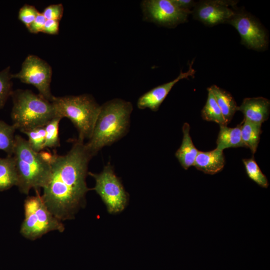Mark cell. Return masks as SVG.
<instances>
[{"label":"cell","instance_id":"1","mask_svg":"<svg viewBox=\"0 0 270 270\" xmlns=\"http://www.w3.org/2000/svg\"><path fill=\"white\" fill-rule=\"evenodd\" d=\"M92 158L84 143L78 140L66 154H53L50 176L42 197L50 212L61 221L74 219L86 204L90 190L86 178Z\"/></svg>","mask_w":270,"mask_h":270},{"label":"cell","instance_id":"2","mask_svg":"<svg viewBox=\"0 0 270 270\" xmlns=\"http://www.w3.org/2000/svg\"><path fill=\"white\" fill-rule=\"evenodd\" d=\"M132 110L131 102L120 98L108 101L100 106L91 137L84 144L92 156L126 135Z\"/></svg>","mask_w":270,"mask_h":270},{"label":"cell","instance_id":"3","mask_svg":"<svg viewBox=\"0 0 270 270\" xmlns=\"http://www.w3.org/2000/svg\"><path fill=\"white\" fill-rule=\"evenodd\" d=\"M53 154L46 151L36 152L28 140L15 136L12 156L17 173L16 186L20 192L28 194L32 188L38 190L44 188L50 176Z\"/></svg>","mask_w":270,"mask_h":270},{"label":"cell","instance_id":"4","mask_svg":"<svg viewBox=\"0 0 270 270\" xmlns=\"http://www.w3.org/2000/svg\"><path fill=\"white\" fill-rule=\"evenodd\" d=\"M13 106L11 112L12 126L21 132L44 126L56 116L52 102L29 90L12 91Z\"/></svg>","mask_w":270,"mask_h":270},{"label":"cell","instance_id":"5","mask_svg":"<svg viewBox=\"0 0 270 270\" xmlns=\"http://www.w3.org/2000/svg\"><path fill=\"white\" fill-rule=\"evenodd\" d=\"M52 102L56 116L68 118L76 128L78 140L90 138L100 108L91 95L54 96Z\"/></svg>","mask_w":270,"mask_h":270},{"label":"cell","instance_id":"6","mask_svg":"<svg viewBox=\"0 0 270 270\" xmlns=\"http://www.w3.org/2000/svg\"><path fill=\"white\" fill-rule=\"evenodd\" d=\"M36 192V196H28L24 200V218L20 228L24 237L32 240L48 232L57 230L62 232L65 229L62 221L47 208L39 191Z\"/></svg>","mask_w":270,"mask_h":270},{"label":"cell","instance_id":"7","mask_svg":"<svg viewBox=\"0 0 270 270\" xmlns=\"http://www.w3.org/2000/svg\"><path fill=\"white\" fill-rule=\"evenodd\" d=\"M95 180L92 190L100 196L110 214L122 212L128 201V194L125 190L120 178L108 163L99 174L88 172Z\"/></svg>","mask_w":270,"mask_h":270},{"label":"cell","instance_id":"8","mask_svg":"<svg viewBox=\"0 0 270 270\" xmlns=\"http://www.w3.org/2000/svg\"><path fill=\"white\" fill-rule=\"evenodd\" d=\"M52 74V67L46 62L36 56L30 54L23 62L20 71L12 74V77L34 86L40 94L52 102L54 96L50 86Z\"/></svg>","mask_w":270,"mask_h":270},{"label":"cell","instance_id":"9","mask_svg":"<svg viewBox=\"0 0 270 270\" xmlns=\"http://www.w3.org/2000/svg\"><path fill=\"white\" fill-rule=\"evenodd\" d=\"M142 7L146 20L168 28L186 22L192 13L180 9L172 0H146Z\"/></svg>","mask_w":270,"mask_h":270},{"label":"cell","instance_id":"10","mask_svg":"<svg viewBox=\"0 0 270 270\" xmlns=\"http://www.w3.org/2000/svg\"><path fill=\"white\" fill-rule=\"evenodd\" d=\"M227 22L236 30L241 38V44L248 48L262 50L266 48L267 34L260 24L251 15L235 12Z\"/></svg>","mask_w":270,"mask_h":270},{"label":"cell","instance_id":"11","mask_svg":"<svg viewBox=\"0 0 270 270\" xmlns=\"http://www.w3.org/2000/svg\"><path fill=\"white\" fill-rule=\"evenodd\" d=\"M233 0H203L196 3L192 14L194 18L208 26L227 22L235 12L229 6H234Z\"/></svg>","mask_w":270,"mask_h":270},{"label":"cell","instance_id":"12","mask_svg":"<svg viewBox=\"0 0 270 270\" xmlns=\"http://www.w3.org/2000/svg\"><path fill=\"white\" fill-rule=\"evenodd\" d=\"M192 64L193 62L187 72L181 70L178 76L174 80L155 87L142 94L138 100V108L142 110L148 108L152 111H157L175 84L182 79L194 76L196 71L192 68Z\"/></svg>","mask_w":270,"mask_h":270},{"label":"cell","instance_id":"13","mask_svg":"<svg viewBox=\"0 0 270 270\" xmlns=\"http://www.w3.org/2000/svg\"><path fill=\"white\" fill-rule=\"evenodd\" d=\"M270 108V100L265 98H248L238 106V110L243 113L244 120L262 124L268 119Z\"/></svg>","mask_w":270,"mask_h":270},{"label":"cell","instance_id":"14","mask_svg":"<svg viewBox=\"0 0 270 270\" xmlns=\"http://www.w3.org/2000/svg\"><path fill=\"white\" fill-rule=\"evenodd\" d=\"M225 158L223 150L218 148L209 152H198L194 166L203 172L214 174L224 167Z\"/></svg>","mask_w":270,"mask_h":270},{"label":"cell","instance_id":"15","mask_svg":"<svg viewBox=\"0 0 270 270\" xmlns=\"http://www.w3.org/2000/svg\"><path fill=\"white\" fill-rule=\"evenodd\" d=\"M190 126L185 122L182 126L183 138L182 144L175 156L182 166L185 170L194 166L199 152L194 146L190 134Z\"/></svg>","mask_w":270,"mask_h":270},{"label":"cell","instance_id":"16","mask_svg":"<svg viewBox=\"0 0 270 270\" xmlns=\"http://www.w3.org/2000/svg\"><path fill=\"white\" fill-rule=\"evenodd\" d=\"M208 88L213 94L228 124L238 110V106L236 101L230 93L216 85H212Z\"/></svg>","mask_w":270,"mask_h":270},{"label":"cell","instance_id":"17","mask_svg":"<svg viewBox=\"0 0 270 270\" xmlns=\"http://www.w3.org/2000/svg\"><path fill=\"white\" fill-rule=\"evenodd\" d=\"M242 124L235 128L220 126L216 140V148L223 150L230 148L244 147L241 136Z\"/></svg>","mask_w":270,"mask_h":270},{"label":"cell","instance_id":"18","mask_svg":"<svg viewBox=\"0 0 270 270\" xmlns=\"http://www.w3.org/2000/svg\"><path fill=\"white\" fill-rule=\"evenodd\" d=\"M17 173L14 156L0 158V192L6 190L16 186Z\"/></svg>","mask_w":270,"mask_h":270},{"label":"cell","instance_id":"19","mask_svg":"<svg viewBox=\"0 0 270 270\" xmlns=\"http://www.w3.org/2000/svg\"><path fill=\"white\" fill-rule=\"evenodd\" d=\"M262 124L244 120L241 126V136L246 148H248L254 154L256 152L262 132Z\"/></svg>","mask_w":270,"mask_h":270},{"label":"cell","instance_id":"20","mask_svg":"<svg viewBox=\"0 0 270 270\" xmlns=\"http://www.w3.org/2000/svg\"><path fill=\"white\" fill-rule=\"evenodd\" d=\"M208 92L207 100L201 112L202 118L218 123L220 126H227L216 98L208 88Z\"/></svg>","mask_w":270,"mask_h":270},{"label":"cell","instance_id":"21","mask_svg":"<svg viewBox=\"0 0 270 270\" xmlns=\"http://www.w3.org/2000/svg\"><path fill=\"white\" fill-rule=\"evenodd\" d=\"M15 128L0 120V150L6 152L8 156H12L14 144Z\"/></svg>","mask_w":270,"mask_h":270},{"label":"cell","instance_id":"22","mask_svg":"<svg viewBox=\"0 0 270 270\" xmlns=\"http://www.w3.org/2000/svg\"><path fill=\"white\" fill-rule=\"evenodd\" d=\"M248 178L262 188H267L268 182L254 158L242 160Z\"/></svg>","mask_w":270,"mask_h":270},{"label":"cell","instance_id":"23","mask_svg":"<svg viewBox=\"0 0 270 270\" xmlns=\"http://www.w3.org/2000/svg\"><path fill=\"white\" fill-rule=\"evenodd\" d=\"M61 118L56 116L44 126L46 131L44 148H54L60 146L58 137L59 123Z\"/></svg>","mask_w":270,"mask_h":270},{"label":"cell","instance_id":"24","mask_svg":"<svg viewBox=\"0 0 270 270\" xmlns=\"http://www.w3.org/2000/svg\"><path fill=\"white\" fill-rule=\"evenodd\" d=\"M28 137V142L30 148L39 152L44 149L46 131L44 126H38L22 132Z\"/></svg>","mask_w":270,"mask_h":270},{"label":"cell","instance_id":"25","mask_svg":"<svg viewBox=\"0 0 270 270\" xmlns=\"http://www.w3.org/2000/svg\"><path fill=\"white\" fill-rule=\"evenodd\" d=\"M12 74L9 66L0 71V110L4 106L13 91Z\"/></svg>","mask_w":270,"mask_h":270},{"label":"cell","instance_id":"26","mask_svg":"<svg viewBox=\"0 0 270 270\" xmlns=\"http://www.w3.org/2000/svg\"><path fill=\"white\" fill-rule=\"evenodd\" d=\"M39 12L34 6L25 4L19 10L18 18L28 28Z\"/></svg>","mask_w":270,"mask_h":270},{"label":"cell","instance_id":"27","mask_svg":"<svg viewBox=\"0 0 270 270\" xmlns=\"http://www.w3.org/2000/svg\"><path fill=\"white\" fill-rule=\"evenodd\" d=\"M64 12V6L62 4H50L46 7L42 14L46 20H54L60 21Z\"/></svg>","mask_w":270,"mask_h":270},{"label":"cell","instance_id":"28","mask_svg":"<svg viewBox=\"0 0 270 270\" xmlns=\"http://www.w3.org/2000/svg\"><path fill=\"white\" fill-rule=\"evenodd\" d=\"M46 20V18L43 16L42 13L39 12L34 21L28 28V31L32 34H37L40 32H42Z\"/></svg>","mask_w":270,"mask_h":270},{"label":"cell","instance_id":"29","mask_svg":"<svg viewBox=\"0 0 270 270\" xmlns=\"http://www.w3.org/2000/svg\"><path fill=\"white\" fill-rule=\"evenodd\" d=\"M59 31V21L54 20H46L44 24L42 32L48 34H57Z\"/></svg>","mask_w":270,"mask_h":270},{"label":"cell","instance_id":"30","mask_svg":"<svg viewBox=\"0 0 270 270\" xmlns=\"http://www.w3.org/2000/svg\"><path fill=\"white\" fill-rule=\"evenodd\" d=\"M172 2L180 9L192 12L190 10L192 7H194L196 2L192 0H172Z\"/></svg>","mask_w":270,"mask_h":270}]
</instances>
